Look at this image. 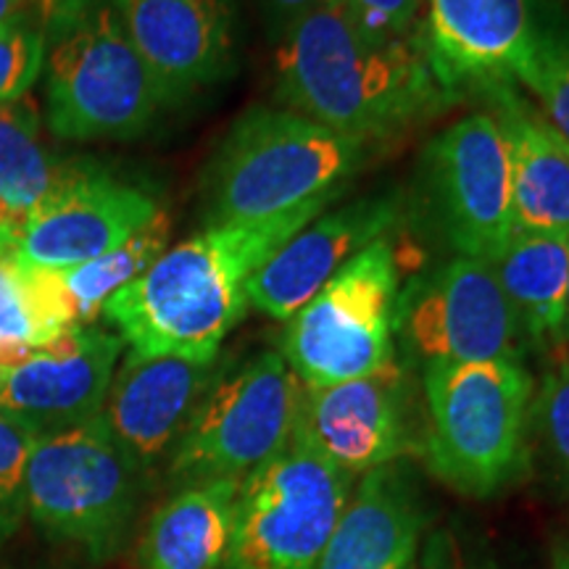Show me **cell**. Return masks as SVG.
Masks as SVG:
<instances>
[{
  "label": "cell",
  "mask_w": 569,
  "mask_h": 569,
  "mask_svg": "<svg viewBox=\"0 0 569 569\" xmlns=\"http://www.w3.org/2000/svg\"><path fill=\"white\" fill-rule=\"evenodd\" d=\"M274 96L280 109L365 146L396 138L451 103L432 71L422 32L375 40L327 3L282 30Z\"/></svg>",
  "instance_id": "obj_1"
},
{
  "label": "cell",
  "mask_w": 569,
  "mask_h": 569,
  "mask_svg": "<svg viewBox=\"0 0 569 569\" xmlns=\"http://www.w3.org/2000/svg\"><path fill=\"white\" fill-rule=\"evenodd\" d=\"M325 209L306 206L264 224L206 227L117 290L103 317L140 356L217 361L224 338L251 309V274Z\"/></svg>",
  "instance_id": "obj_2"
},
{
  "label": "cell",
  "mask_w": 569,
  "mask_h": 569,
  "mask_svg": "<svg viewBox=\"0 0 569 569\" xmlns=\"http://www.w3.org/2000/svg\"><path fill=\"white\" fill-rule=\"evenodd\" d=\"M365 161V142L288 109L253 106L234 119L206 169V222L264 224L306 206H330Z\"/></svg>",
  "instance_id": "obj_3"
},
{
  "label": "cell",
  "mask_w": 569,
  "mask_h": 569,
  "mask_svg": "<svg viewBox=\"0 0 569 569\" xmlns=\"http://www.w3.org/2000/svg\"><path fill=\"white\" fill-rule=\"evenodd\" d=\"M42 69L48 127L61 140H132L169 106L111 0H56Z\"/></svg>",
  "instance_id": "obj_4"
},
{
  "label": "cell",
  "mask_w": 569,
  "mask_h": 569,
  "mask_svg": "<svg viewBox=\"0 0 569 569\" xmlns=\"http://www.w3.org/2000/svg\"><path fill=\"white\" fill-rule=\"evenodd\" d=\"M425 459L446 486L493 496L519 478L530 457L536 382L519 359L422 367Z\"/></svg>",
  "instance_id": "obj_5"
},
{
  "label": "cell",
  "mask_w": 569,
  "mask_h": 569,
  "mask_svg": "<svg viewBox=\"0 0 569 569\" xmlns=\"http://www.w3.org/2000/svg\"><path fill=\"white\" fill-rule=\"evenodd\" d=\"M401 277L393 246L375 240L288 319L282 356L306 388L359 380L398 365Z\"/></svg>",
  "instance_id": "obj_6"
},
{
  "label": "cell",
  "mask_w": 569,
  "mask_h": 569,
  "mask_svg": "<svg viewBox=\"0 0 569 569\" xmlns=\"http://www.w3.org/2000/svg\"><path fill=\"white\" fill-rule=\"evenodd\" d=\"M301 398L303 382L277 351L219 372L169 459V478L180 488L243 482L293 440Z\"/></svg>",
  "instance_id": "obj_7"
},
{
  "label": "cell",
  "mask_w": 569,
  "mask_h": 569,
  "mask_svg": "<svg viewBox=\"0 0 569 569\" xmlns=\"http://www.w3.org/2000/svg\"><path fill=\"white\" fill-rule=\"evenodd\" d=\"M140 478L98 415L38 438L24 472V507L46 532L106 557L130 528Z\"/></svg>",
  "instance_id": "obj_8"
},
{
  "label": "cell",
  "mask_w": 569,
  "mask_h": 569,
  "mask_svg": "<svg viewBox=\"0 0 569 569\" xmlns=\"http://www.w3.org/2000/svg\"><path fill=\"white\" fill-rule=\"evenodd\" d=\"M353 482L296 432L240 486L222 569H315Z\"/></svg>",
  "instance_id": "obj_9"
},
{
  "label": "cell",
  "mask_w": 569,
  "mask_h": 569,
  "mask_svg": "<svg viewBox=\"0 0 569 569\" xmlns=\"http://www.w3.org/2000/svg\"><path fill=\"white\" fill-rule=\"evenodd\" d=\"M419 365L519 359L525 336L517 311L488 261L453 256L436 272L401 290L396 306V343Z\"/></svg>",
  "instance_id": "obj_10"
},
{
  "label": "cell",
  "mask_w": 569,
  "mask_h": 569,
  "mask_svg": "<svg viewBox=\"0 0 569 569\" xmlns=\"http://www.w3.org/2000/svg\"><path fill=\"white\" fill-rule=\"evenodd\" d=\"M427 209L457 256L493 261L515 234L511 174L493 113L459 119L422 156Z\"/></svg>",
  "instance_id": "obj_11"
},
{
  "label": "cell",
  "mask_w": 569,
  "mask_h": 569,
  "mask_svg": "<svg viewBox=\"0 0 569 569\" xmlns=\"http://www.w3.org/2000/svg\"><path fill=\"white\" fill-rule=\"evenodd\" d=\"M159 203L92 163H67L59 182L21 222L19 264L63 272L113 251L151 224Z\"/></svg>",
  "instance_id": "obj_12"
},
{
  "label": "cell",
  "mask_w": 569,
  "mask_h": 569,
  "mask_svg": "<svg viewBox=\"0 0 569 569\" xmlns=\"http://www.w3.org/2000/svg\"><path fill=\"white\" fill-rule=\"evenodd\" d=\"M407 403L401 365L338 386H303L296 432L356 480L411 451Z\"/></svg>",
  "instance_id": "obj_13"
},
{
  "label": "cell",
  "mask_w": 569,
  "mask_h": 569,
  "mask_svg": "<svg viewBox=\"0 0 569 569\" xmlns=\"http://www.w3.org/2000/svg\"><path fill=\"white\" fill-rule=\"evenodd\" d=\"M401 217V198L377 193L319 213L301 232L269 256L248 280V306L277 322H288Z\"/></svg>",
  "instance_id": "obj_14"
},
{
  "label": "cell",
  "mask_w": 569,
  "mask_h": 569,
  "mask_svg": "<svg viewBox=\"0 0 569 569\" xmlns=\"http://www.w3.org/2000/svg\"><path fill=\"white\" fill-rule=\"evenodd\" d=\"M217 375V361L127 351L113 372L101 419L140 475L172 459Z\"/></svg>",
  "instance_id": "obj_15"
},
{
  "label": "cell",
  "mask_w": 569,
  "mask_h": 569,
  "mask_svg": "<svg viewBox=\"0 0 569 569\" xmlns=\"http://www.w3.org/2000/svg\"><path fill=\"white\" fill-rule=\"evenodd\" d=\"M124 340L98 327H71L38 346L0 382V411L40 436L88 422L103 409Z\"/></svg>",
  "instance_id": "obj_16"
},
{
  "label": "cell",
  "mask_w": 569,
  "mask_h": 569,
  "mask_svg": "<svg viewBox=\"0 0 569 569\" xmlns=\"http://www.w3.org/2000/svg\"><path fill=\"white\" fill-rule=\"evenodd\" d=\"M422 40L448 96L515 82L540 32L530 0H425Z\"/></svg>",
  "instance_id": "obj_17"
},
{
  "label": "cell",
  "mask_w": 569,
  "mask_h": 569,
  "mask_svg": "<svg viewBox=\"0 0 569 569\" xmlns=\"http://www.w3.org/2000/svg\"><path fill=\"white\" fill-rule=\"evenodd\" d=\"M127 38L159 80L169 106L217 84L232 63L227 0H111Z\"/></svg>",
  "instance_id": "obj_18"
},
{
  "label": "cell",
  "mask_w": 569,
  "mask_h": 569,
  "mask_svg": "<svg viewBox=\"0 0 569 569\" xmlns=\"http://www.w3.org/2000/svg\"><path fill=\"white\" fill-rule=\"evenodd\" d=\"M425 507L401 461L356 478L315 569H407L417 561Z\"/></svg>",
  "instance_id": "obj_19"
},
{
  "label": "cell",
  "mask_w": 569,
  "mask_h": 569,
  "mask_svg": "<svg viewBox=\"0 0 569 569\" xmlns=\"http://www.w3.org/2000/svg\"><path fill=\"white\" fill-rule=\"evenodd\" d=\"M486 92L507 142L515 230L569 234V142L511 82Z\"/></svg>",
  "instance_id": "obj_20"
},
{
  "label": "cell",
  "mask_w": 569,
  "mask_h": 569,
  "mask_svg": "<svg viewBox=\"0 0 569 569\" xmlns=\"http://www.w3.org/2000/svg\"><path fill=\"white\" fill-rule=\"evenodd\" d=\"M243 482L184 486L148 522L140 569H222Z\"/></svg>",
  "instance_id": "obj_21"
},
{
  "label": "cell",
  "mask_w": 569,
  "mask_h": 569,
  "mask_svg": "<svg viewBox=\"0 0 569 569\" xmlns=\"http://www.w3.org/2000/svg\"><path fill=\"white\" fill-rule=\"evenodd\" d=\"M490 267L528 340L565 336L569 234L515 230Z\"/></svg>",
  "instance_id": "obj_22"
},
{
  "label": "cell",
  "mask_w": 569,
  "mask_h": 569,
  "mask_svg": "<svg viewBox=\"0 0 569 569\" xmlns=\"http://www.w3.org/2000/svg\"><path fill=\"white\" fill-rule=\"evenodd\" d=\"M77 325L59 272L19 264L0 253V343L46 346Z\"/></svg>",
  "instance_id": "obj_23"
},
{
  "label": "cell",
  "mask_w": 569,
  "mask_h": 569,
  "mask_svg": "<svg viewBox=\"0 0 569 569\" xmlns=\"http://www.w3.org/2000/svg\"><path fill=\"white\" fill-rule=\"evenodd\" d=\"M56 163L40 140V111L30 96L0 106V203L24 222L27 213L59 182Z\"/></svg>",
  "instance_id": "obj_24"
},
{
  "label": "cell",
  "mask_w": 569,
  "mask_h": 569,
  "mask_svg": "<svg viewBox=\"0 0 569 569\" xmlns=\"http://www.w3.org/2000/svg\"><path fill=\"white\" fill-rule=\"evenodd\" d=\"M172 222L169 213L159 211L151 224H146L138 234H132L127 243L113 251L98 256V259L84 261L80 267L63 269L61 282L67 288L74 306L77 325L88 327L103 315V306L109 298L140 277L159 256L167 251Z\"/></svg>",
  "instance_id": "obj_25"
},
{
  "label": "cell",
  "mask_w": 569,
  "mask_h": 569,
  "mask_svg": "<svg viewBox=\"0 0 569 569\" xmlns=\"http://www.w3.org/2000/svg\"><path fill=\"white\" fill-rule=\"evenodd\" d=\"M530 438H536L553 482L569 496V359L565 356L546 369L532 393Z\"/></svg>",
  "instance_id": "obj_26"
},
{
  "label": "cell",
  "mask_w": 569,
  "mask_h": 569,
  "mask_svg": "<svg viewBox=\"0 0 569 569\" xmlns=\"http://www.w3.org/2000/svg\"><path fill=\"white\" fill-rule=\"evenodd\" d=\"M515 82L536 98L540 117L569 142V34H540L536 51Z\"/></svg>",
  "instance_id": "obj_27"
},
{
  "label": "cell",
  "mask_w": 569,
  "mask_h": 569,
  "mask_svg": "<svg viewBox=\"0 0 569 569\" xmlns=\"http://www.w3.org/2000/svg\"><path fill=\"white\" fill-rule=\"evenodd\" d=\"M46 63V24L32 17L0 27V106L30 96Z\"/></svg>",
  "instance_id": "obj_28"
},
{
  "label": "cell",
  "mask_w": 569,
  "mask_h": 569,
  "mask_svg": "<svg viewBox=\"0 0 569 569\" xmlns=\"http://www.w3.org/2000/svg\"><path fill=\"white\" fill-rule=\"evenodd\" d=\"M348 17L375 40H407L422 32L425 0H319Z\"/></svg>",
  "instance_id": "obj_29"
},
{
  "label": "cell",
  "mask_w": 569,
  "mask_h": 569,
  "mask_svg": "<svg viewBox=\"0 0 569 569\" xmlns=\"http://www.w3.org/2000/svg\"><path fill=\"white\" fill-rule=\"evenodd\" d=\"M40 432L19 417L0 411V501L6 507L27 511L24 507V472L32 446Z\"/></svg>",
  "instance_id": "obj_30"
},
{
  "label": "cell",
  "mask_w": 569,
  "mask_h": 569,
  "mask_svg": "<svg viewBox=\"0 0 569 569\" xmlns=\"http://www.w3.org/2000/svg\"><path fill=\"white\" fill-rule=\"evenodd\" d=\"M419 569H501L486 551L469 546L453 530H436L425 540L422 557H417Z\"/></svg>",
  "instance_id": "obj_31"
},
{
  "label": "cell",
  "mask_w": 569,
  "mask_h": 569,
  "mask_svg": "<svg viewBox=\"0 0 569 569\" xmlns=\"http://www.w3.org/2000/svg\"><path fill=\"white\" fill-rule=\"evenodd\" d=\"M56 0H0V27L11 24V21L30 17L32 9L51 13Z\"/></svg>",
  "instance_id": "obj_32"
},
{
  "label": "cell",
  "mask_w": 569,
  "mask_h": 569,
  "mask_svg": "<svg viewBox=\"0 0 569 569\" xmlns=\"http://www.w3.org/2000/svg\"><path fill=\"white\" fill-rule=\"evenodd\" d=\"M319 0H269V9H272V17L280 21V32L288 24H293L298 17H303L306 11L315 9Z\"/></svg>",
  "instance_id": "obj_33"
},
{
  "label": "cell",
  "mask_w": 569,
  "mask_h": 569,
  "mask_svg": "<svg viewBox=\"0 0 569 569\" xmlns=\"http://www.w3.org/2000/svg\"><path fill=\"white\" fill-rule=\"evenodd\" d=\"M19 519H21V511L19 509L6 507V503L0 501V543H3V540L9 538L13 530H17Z\"/></svg>",
  "instance_id": "obj_34"
},
{
  "label": "cell",
  "mask_w": 569,
  "mask_h": 569,
  "mask_svg": "<svg viewBox=\"0 0 569 569\" xmlns=\"http://www.w3.org/2000/svg\"><path fill=\"white\" fill-rule=\"evenodd\" d=\"M551 569H569V538H559L551 546Z\"/></svg>",
  "instance_id": "obj_35"
},
{
  "label": "cell",
  "mask_w": 569,
  "mask_h": 569,
  "mask_svg": "<svg viewBox=\"0 0 569 569\" xmlns=\"http://www.w3.org/2000/svg\"><path fill=\"white\" fill-rule=\"evenodd\" d=\"M565 336L569 338V284H567V311H565Z\"/></svg>",
  "instance_id": "obj_36"
},
{
  "label": "cell",
  "mask_w": 569,
  "mask_h": 569,
  "mask_svg": "<svg viewBox=\"0 0 569 569\" xmlns=\"http://www.w3.org/2000/svg\"><path fill=\"white\" fill-rule=\"evenodd\" d=\"M3 377H6V372H3V369H0V382H3Z\"/></svg>",
  "instance_id": "obj_37"
},
{
  "label": "cell",
  "mask_w": 569,
  "mask_h": 569,
  "mask_svg": "<svg viewBox=\"0 0 569 569\" xmlns=\"http://www.w3.org/2000/svg\"><path fill=\"white\" fill-rule=\"evenodd\" d=\"M407 569H419V567H417V561H415V565H411V567H407Z\"/></svg>",
  "instance_id": "obj_38"
}]
</instances>
